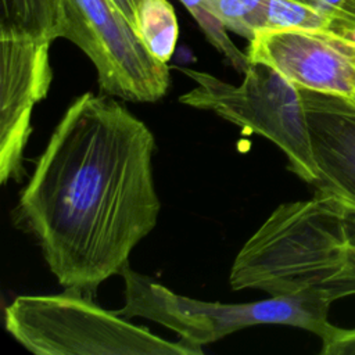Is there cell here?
Returning <instances> with one entry per match:
<instances>
[{"label":"cell","instance_id":"cell-1","mask_svg":"<svg viewBox=\"0 0 355 355\" xmlns=\"http://www.w3.org/2000/svg\"><path fill=\"white\" fill-rule=\"evenodd\" d=\"M147 125L110 94L65 110L19 196L18 214L65 290L89 295L121 275L157 225Z\"/></svg>","mask_w":355,"mask_h":355},{"label":"cell","instance_id":"cell-2","mask_svg":"<svg viewBox=\"0 0 355 355\" xmlns=\"http://www.w3.org/2000/svg\"><path fill=\"white\" fill-rule=\"evenodd\" d=\"M351 209L330 194L277 207L236 255L233 290L255 288L272 297L326 291L337 300L355 294L348 261Z\"/></svg>","mask_w":355,"mask_h":355},{"label":"cell","instance_id":"cell-3","mask_svg":"<svg viewBox=\"0 0 355 355\" xmlns=\"http://www.w3.org/2000/svg\"><path fill=\"white\" fill-rule=\"evenodd\" d=\"M125 280V305L118 315L146 318L176 333L182 340L204 345L230 333L255 324H287L305 329L322 343L337 330L329 323L331 302L337 298L326 291H304L262 301L225 304L208 302L176 294L148 276L128 266L121 272Z\"/></svg>","mask_w":355,"mask_h":355},{"label":"cell","instance_id":"cell-4","mask_svg":"<svg viewBox=\"0 0 355 355\" xmlns=\"http://www.w3.org/2000/svg\"><path fill=\"white\" fill-rule=\"evenodd\" d=\"M7 331L37 355H193L198 345L172 343L105 311L85 294L21 295L6 308Z\"/></svg>","mask_w":355,"mask_h":355},{"label":"cell","instance_id":"cell-5","mask_svg":"<svg viewBox=\"0 0 355 355\" xmlns=\"http://www.w3.org/2000/svg\"><path fill=\"white\" fill-rule=\"evenodd\" d=\"M196 82L179 101L212 111L241 129L263 136L286 154L288 168L313 184L318 166L300 87L263 62L250 61L240 85H230L207 72L180 68Z\"/></svg>","mask_w":355,"mask_h":355},{"label":"cell","instance_id":"cell-6","mask_svg":"<svg viewBox=\"0 0 355 355\" xmlns=\"http://www.w3.org/2000/svg\"><path fill=\"white\" fill-rule=\"evenodd\" d=\"M64 39L93 62L105 94L154 103L169 89V67L144 46L114 0H65Z\"/></svg>","mask_w":355,"mask_h":355},{"label":"cell","instance_id":"cell-7","mask_svg":"<svg viewBox=\"0 0 355 355\" xmlns=\"http://www.w3.org/2000/svg\"><path fill=\"white\" fill-rule=\"evenodd\" d=\"M49 40L0 36V182L19 180L33 107L51 82Z\"/></svg>","mask_w":355,"mask_h":355},{"label":"cell","instance_id":"cell-8","mask_svg":"<svg viewBox=\"0 0 355 355\" xmlns=\"http://www.w3.org/2000/svg\"><path fill=\"white\" fill-rule=\"evenodd\" d=\"M247 55L279 71L298 87L355 101V58L344 39L306 29L259 31Z\"/></svg>","mask_w":355,"mask_h":355},{"label":"cell","instance_id":"cell-9","mask_svg":"<svg viewBox=\"0 0 355 355\" xmlns=\"http://www.w3.org/2000/svg\"><path fill=\"white\" fill-rule=\"evenodd\" d=\"M313 158L318 191L355 212V101L300 87Z\"/></svg>","mask_w":355,"mask_h":355},{"label":"cell","instance_id":"cell-10","mask_svg":"<svg viewBox=\"0 0 355 355\" xmlns=\"http://www.w3.org/2000/svg\"><path fill=\"white\" fill-rule=\"evenodd\" d=\"M0 36L64 37L65 0H0Z\"/></svg>","mask_w":355,"mask_h":355},{"label":"cell","instance_id":"cell-11","mask_svg":"<svg viewBox=\"0 0 355 355\" xmlns=\"http://www.w3.org/2000/svg\"><path fill=\"white\" fill-rule=\"evenodd\" d=\"M133 28L147 50L168 64L179 37L178 18L172 4L168 0H141Z\"/></svg>","mask_w":355,"mask_h":355},{"label":"cell","instance_id":"cell-12","mask_svg":"<svg viewBox=\"0 0 355 355\" xmlns=\"http://www.w3.org/2000/svg\"><path fill=\"white\" fill-rule=\"evenodd\" d=\"M268 29H306L340 37L327 12L300 0H268L263 31Z\"/></svg>","mask_w":355,"mask_h":355},{"label":"cell","instance_id":"cell-13","mask_svg":"<svg viewBox=\"0 0 355 355\" xmlns=\"http://www.w3.org/2000/svg\"><path fill=\"white\" fill-rule=\"evenodd\" d=\"M211 14L230 32L248 42L265 29L268 0H205Z\"/></svg>","mask_w":355,"mask_h":355},{"label":"cell","instance_id":"cell-14","mask_svg":"<svg viewBox=\"0 0 355 355\" xmlns=\"http://www.w3.org/2000/svg\"><path fill=\"white\" fill-rule=\"evenodd\" d=\"M186 10L191 14L207 40L230 62L240 73H244L250 65L247 53H243L230 39L227 29L211 14L205 0H180Z\"/></svg>","mask_w":355,"mask_h":355},{"label":"cell","instance_id":"cell-15","mask_svg":"<svg viewBox=\"0 0 355 355\" xmlns=\"http://www.w3.org/2000/svg\"><path fill=\"white\" fill-rule=\"evenodd\" d=\"M333 19L341 39L355 43V0H319Z\"/></svg>","mask_w":355,"mask_h":355},{"label":"cell","instance_id":"cell-16","mask_svg":"<svg viewBox=\"0 0 355 355\" xmlns=\"http://www.w3.org/2000/svg\"><path fill=\"white\" fill-rule=\"evenodd\" d=\"M322 344L323 355H355V329L337 327L336 333Z\"/></svg>","mask_w":355,"mask_h":355},{"label":"cell","instance_id":"cell-17","mask_svg":"<svg viewBox=\"0 0 355 355\" xmlns=\"http://www.w3.org/2000/svg\"><path fill=\"white\" fill-rule=\"evenodd\" d=\"M141 0H114V3L118 6V8L123 12V15L126 17V19L135 25V19H136V11L139 7V3Z\"/></svg>","mask_w":355,"mask_h":355},{"label":"cell","instance_id":"cell-18","mask_svg":"<svg viewBox=\"0 0 355 355\" xmlns=\"http://www.w3.org/2000/svg\"><path fill=\"white\" fill-rule=\"evenodd\" d=\"M351 232H352V239L348 248V261L355 269V212L354 211H351Z\"/></svg>","mask_w":355,"mask_h":355},{"label":"cell","instance_id":"cell-19","mask_svg":"<svg viewBox=\"0 0 355 355\" xmlns=\"http://www.w3.org/2000/svg\"><path fill=\"white\" fill-rule=\"evenodd\" d=\"M344 44H345V47H347V50L352 54V57L355 58V43L354 42H347V40H344Z\"/></svg>","mask_w":355,"mask_h":355},{"label":"cell","instance_id":"cell-20","mask_svg":"<svg viewBox=\"0 0 355 355\" xmlns=\"http://www.w3.org/2000/svg\"><path fill=\"white\" fill-rule=\"evenodd\" d=\"M300 1H304V3H308V4L316 6V7H320V3H319V0H300ZM320 8H322V7H320Z\"/></svg>","mask_w":355,"mask_h":355}]
</instances>
